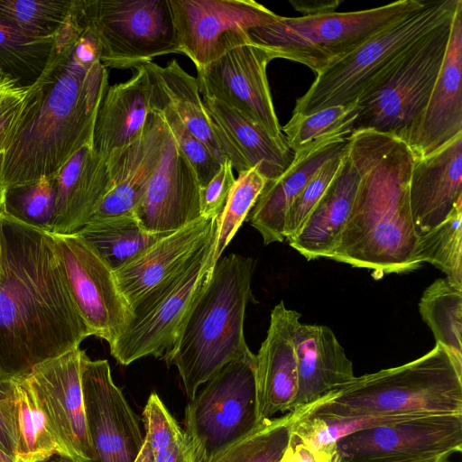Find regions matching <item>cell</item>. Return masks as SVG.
<instances>
[{
    "instance_id": "cell-1",
    "label": "cell",
    "mask_w": 462,
    "mask_h": 462,
    "mask_svg": "<svg viewBox=\"0 0 462 462\" xmlns=\"http://www.w3.org/2000/svg\"><path fill=\"white\" fill-rule=\"evenodd\" d=\"M89 336L51 234L3 212L0 374L26 376Z\"/></svg>"
},
{
    "instance_id": "cell-18",
    "label": "cell",
    "mask_w": 462,
    "mask_h": 462,
    "mask_svg": "<svg viewBox=\"0 0 462 462\" xmlns=\"http://www.w3.org/2000/svg\"><path fill=\"white\" fill-rule=\"evenodd\" d=\"M199 217L198 178L167 127L162 159L135 212V218L149 233H168Z\"/></svg>"
},
{
    "instance_id": "cell-29",
    "label": "cell",
    "mask_w": 462,
    "mask_h": 462,
    "mask_svg": "<svg viewBox=\"0 0 462 462\" xmlns=\"http://www.w3.org/2000/svg\"><path fill=\"white\" fill-rule=\"evenodd\" d=\"M359 175L347 151L342 167L303 225L289 241L307 260L327 258L338 245L356 198Z\"/></svg>"
},
{
    "instance_id": "cell-10",
    "label": "cell",
    "mask_w": 462,
    "mask_h": 462,
    "mask_svg": "<svg viewBox=\"0 0 462 462\" xmlns=\"http://www.w3.org/2000/svg\"><path fill=\"white\" fill-rule=\"evenodd\" d=\"M255 366L253 353L226 364L189 402L185 432L199 462H211L262 422L256 407Z\"/></svg>"
},
{
    "instance_id": "cell-52",
    "label": "cell",
    "mask_w": 462,
    "mask_h": 462,
    "mask_svg": "<svg viewBox=\"0 0 462 462\" xmlns=\"http://www.w3.org/2000/svg\"><path fill=\"white\" fill-rule=\"evenodd\" d=\"M134 462H155L153 450L145 439L141 450Z\"/></svg>"
},
{
    "instance_id": "cell-12",
    "label": "cell",
    "mask_w": 462,
    "mask_h": 462,
    "mask_svg": "<svg viewBox=\"0 0 462 462\" xmlns=\"http://www.w3.org/2000/svg\"><path fill=\"white\" fill-rule=\"evenodd\" d=\"M169 5L179 51L192 60L196 69L254 43L251 29L282 17L254 0H169Z\"/></svg>"
},
{
    "instance_id": "cell-45",
    "label": "cell",
    "mask_w": 462,
    "mask_h": 462,
    "mask_svg": "<svg viewBox=\"0 0 462 462\" xmlns=\"http://www.w3.org/2000/svg\"><path fill=\"white\" fill-rule=\"evenodd\" d=\"M0 450L16 457V394L14 378L0 374Z\"/></svg>"
},
{
    "instance_id": "cell-16",
    "label": "cell",
    "mask_w": 462,
    "mask_h": 462,
    "mask_svg": "<svg viewBox=\"0 0 462 462\" xmlns=\"http://www.w3.org/2000/svg\"><path fill=\"white\" fill-rule=\"evenodd\" d=\"M81 386L95 462H134L144 441L137 418L114 383L107 360L82 350Z\"/></svg>"
},
{
    "instance_id": "cell-21",
    "label": "cell",
    "mask_w": 462,
    "mask_h": 462,
    "mask_svg": "<svg viewBox=\"0 0 462 462\" xmlns=\"http://www.w3.org/2000/svg\"><path fill=\"white\" fill-rule=\"evenodd\" d=\"M166 123L154 106L140 137L106 157L112 187L90 221L134 217L162 156Z\"/></svg>"
},
{
    "instance_id": "cell-27",
    "label": "cell",
    "mask_w": 462,
    "mask_h": 462,
    "mask_svg": "<svg viewBox=\"0 0 462 462\" xmlns=\"http://www.w3.org/2000/svg\"><path fill=\"white\" fill-rule=\"evenodd\" d=\"M126 81L108 86L99 105L93 149L103 158L131 145L153 110V83L143 66Z\"/></svg>"
},
{
    "instance_id": "cell-47",
    "label": "cell",
    "mask_w": 462,
    "mask_h": 462,
    "mask_svg": "<svg viewBox=\"0 0 462 462\" xmlns=\"http://www.w3.org/2000/svg\"><path fill=\"white\" fill-rule=\"evenodd\" d=\"M155 462H199L194 446L184 432L174 441L153 450Z\"/></svg>"
},
{
    "instance_id": "cell-58",
    "label": "cell",
    "mask_w": 462,
    "mask_h": 462,
    "mask_svg": "<svg viewBox=\"0 0 462 462\" xmlns=\"http://www.w3.org/2000/svg\"><path fill=\"white\" fill-rule=\"evenodd\" d=\"M15 460V459H14Z\"/></svg>"
},
{
    "instance_id": "cell-15",
    "label": "cell",
    "mask_w": 462,
    "mask_h": 462,
    "mask_svg": "<svg viewBox=\"0 0 462 462\" xmlns=\"http://www.w3.org/2000/svg\"><path fill=\"white\" fill-rule=\"evenodd\" d=\"M272 60L254 43L236 48L197 69L201 97H213L260 125L274 139L286 142L274 109L266 69Z\"/></svg>"
},
{
    "instance_id": "cell-24",
    "label": "cell",
    "mask_w": 462,
    "mask_h": 462,
    "mask_svg": "<svg viewBox=\"0 0 462 462\" xmlns=\"http://www.w3.org/2000/svg\"><path fill=\"white\" fill-rule=\"evenodd\" d=\"M201 97L222 151L234 170L239 173L256 167L267 181L286 171L294 157L287 142L274 139L222 102L207 96Z\"/></svg>"
},
{
    "instance_id": "cell-49",
    "label": "cell",
    "mask_w": 462,
    "mask_h": 462,
    "mask_svg": "<svg viewBox=\"0 0 462 462\" xmlns=\"http://www.w3.org/2000/svg\"><path fill=\"white\" fill-rule=\"evenodd\" d=\"M280 462H318L317 454L306 446L290 440Z\"/></svg>"
},
{
    "instance_id": "cell-25",
    "label": "cell",
    "mask_w": 462,
    "mask_h": 462,
    "mask_svg": "<svg viewBox=\"0 0 462 462\" xmlns=\"http://www.w3.org/2000/svg\"><path fill=\"white\" fill-rule=\"evenodd\" d=\"M347 139L331 137L309 144L294 152L292 162L283 173L265 183L249 217L264 245L285 239V218L292 202L325 162L346 151Z\"/></svg>"
},
{
    "instance_id": "cell-57",
    "label": "cell",
    "mask_w": 462,
    "mask_h": 462,
    "mask_svg": "<svg viewBox=\"0 0 462 462\" xmlns=\"http://www.w3.org/2000/svg\"><path fill=\"white\" fill-rule=\"evenodd\" d=\"M1 158H2V153H0V162H1Z\"/></svg>"
},
{
    "instance_id": "cell-17",
    "label": "cell",
    "mask_w": 462,
    "mask_h": 462,
    "mask_svg": "<svg viewBox=\"0 0 462 462\" xmlns=\"http://www.w3.org/2000/svg\"><path fill=\"white\" fill-rule=\"evenodd\" d=\"M342 459L430 456L462 451V413L426 414L382 424L336 443Z\"/></svg>"
},
{
    "instance_id": "cell-35",
    "label": "cell",
    "mask_w": 462,
    "mask_h": 462,
    "mask_svg": "<svg viewBox=\"0 0 462 462\" xmlns=\"http://www.w3.org/2000/svg\"><path fill=\"white\" fill-rule=\"evenodd\" d=\"M54 37L32 34L0 16V69L23 85L42 73L53 48Z\"/></svg>"
},
{
    "instance_id": "cell-7",
    "label": "cell",
    "mask_w": 462,
    "mask_h": 462,
    "mask_svg": "<svg viewBox=\"0 0 462 462\" xmlns=\"http://www.w3.org/2000/svg\"><path fill=\"white\" fill-rule=\"evenodd\" d=\"M424 3L399 0L360 11L282 16L276 23L251 29L249 35L272 60L298 62L319 74Z\"/></svg>"
},
{
    "instance_id": "cell-55",
    "label": "cell",
    "mask_w": 462,
    "mask_h": 462,
    "mask_svg": "<svg viewBox=\"0 0 462 462\" xmlns=\"http://www.w3.org/2000/svg\"><path fill=\"white\" fill-rule=\"evenodd\" d=\"M53 462H70V461H68L66 459H60V460H56V461H53Z\"/></svg>"
},
{
    "instance_id": "cell-26",
    "label": "cell",
    "mask_w": 462,
    "mask_h": 462,
    "mask_svg": "<svg viewBox=\"0 0 462 462\" xmlns=\"http://www.w3.org/2000/svg\"><path fill=\"white\" fill-rule=\"evenodd\" d=\"M56 178V199L51 233L73 234L90 220L112 187L106 158L82 146L61 168Z\"/></svg>"
},
{
    "instance_id": "cell-5",
    "label": "cell",
    "mask_w": 462,
    "mask_h": 462,
    "mask_svg": "<svg viewBox=\"0 0 462 462\" xmlns=\"http://www.w3.org/2000/svg\"><path fill=\"white\" fill-rule=\"evenodd\" d=\"M307 414L462 413V374L439 344L404 365L355 376L300 408Z\"/></svg>"
},
{
    "instance_id": "cell-13",
    "label": "cell",
    "mask_w": 462,
    "mask_h": 462,
    "mask_svg": "<svg viewBox=\"0 0 462 462\" xmlns=\"http://www.w3.org/2000/svg\"><path fill=\"white\" fill-rule=\"evenodd\" d=\"M50 234L78 311L92 336L112 344L133 317L114 271L78 233Z\"/></svg>"
},
{
    "instance_id": "cell-54",
    "label": "cell",
    "mask_w": 462,
    "mask_h": 462,
    "mask_svg": "<svg viewBox=\"0 0 462 462\" xmlns=\"http://www.w3.org/2000/svg\"><path fill=\"white\" fill-rule=\"evenodd\" d=\"M2 218H3V211L0 208V259H1V251H2Z\"/></svg>"
},
{
    "instance_id": "cell-22",
    "label": "cell",
    "mask_w": 462,
    "mask_h": 462,
    "mask_svg": "<svg viewBox=\"0 0 462 462\" xmlns=\"http://www.w3.org/2000/svg\"><path fill=\"white\" fill-rule=\"evenodd\" d=\"M459 134H462V1L453 16L442 67L407 145L414 158H420Z\"/></svg>"
},
{
    "instance_id": "cell-19",
    "label": "cell",
    "mask_w": 462,
    "mask_h": 462,
    "mask_svg": "<svg viewBox=\"0 0 462 462\" xmlns=\"http://www.w3.org/2000/svg\"><path fill=\"white\" fill-rule=\"evenodd\" d=\"M217 220L201 217L164 236L114 272L132 310L189 263L216 231Z\"/></svg>"
},
{
    "instance_id": "cell-14",
    "label": "cell",
    "mask_w": 462,
    "mask_h": 462,
    "mask_svg": "<svg viewBox=\"0 0 462 462\" xmlns=\"http://www.w3.org/2000/svg\"><path fill=\"white\" fill-rule=\"evenodd\" d=\"M78 347L37 365L23 376L33 389L60 448V458L95 462L81 386Z\"/></svg>"
},
{
    "instance_id": "cell-50",
    "label": "cell",
    "mask_w": 462,
    "mask_h": 462,
    "mask_svg": "<svg viewBox=\"0 0 462 462\" xmlns=\"http://www.w3.org/2000/svg\"><path fill=\"white\" fill-rule=\"evenodd\" d=\"M294 9L303 14V15L319 14L334 12V9L340 4L338 1H313V2H291Z\"/></svg>"
},
{
    "instance_id": "cell-37",
    "label": "cell",
    "mask_w": 462,
    "mask_h": 462,
    "mask_svg": "<svg viewBox=\"0 0 462 462\" xmlns=\"http://www.w3.org/2000/svg\"><path fill=\"white\" fill-rule=\"evenodd\" d=\"M359 114L356 102L334 106L315 112L292 114L282 127L289 148L296 152L309 144L325 138H348L353 133L354 123Z\"/></svg>"
},
{
    "instance_id": "cell-2",
    "label": "cell",
    "mask_w": 462,
    "mask_h": 462,
    "mask_svg": "<svg viewBox=\"0 0 462 462\" xmlns=\"http://www.w3.org/2000/svg\"><path fill=\"white\" fill-rule=\"evenodd\" d=\"M97 38L84 30L68 44L53 42L47 64L32 83L22 125L0 162V193L55 177L93 142L99 105L108 88Z\"/></svg>"
},
{
    "instance_id": "cell-23",
    "label": "cell",
    "mask_w": 462,
    "mask_h": 462,
    "mask_svg": "<svg viewBox=\"0 0 462 462\" xmlns=\"http://www.w3.org/2000/svg\"><path fill=\"white\" fill-rule=\"evenodd\" d=\"M409 196L419 236L440 224L462 199V134L439 149L414 158Z\"/></svg>"
},
{
    "instance_id": "cell-38",
    "label": "cell",
    "mask_w": 462,
    "mask_h": 462,
    "mask_svg": "<svg viewBox=\"0 0 462 462\" xmlns=\"http://www.w3.org/2000/svg\"><path fill=\"white\" fill-rule=\"evenodd\" d=\"M295 415L289 411L266 419L248 435L234 443L211 462H280L290 444Z\"/></svg>"
},
{
    "instance_id": "cell-51",
    "label": "cell",
    "mask_w": 462,
    "mask_h": 462,
    "mask_svg": "<svg viewBox=\"0 0 462 462\" xmlns=\"http://www.w3.org/2000/svg\"><path fill=\"white\" fill-rule=\"evenodd\" d=\"M318 462H342L336 444L326 446L316 452Z\"/></svg>"
},
{
    "instance_id": "cell-3",
    "label": "cell",
    "mask_w": 462,
    "mask_h": 462,
    "mask_svg": "<svg viewBox=\"0 0 462 462\" xmlns=\"http://www.w3.org/2000/svg\"><path fill=\"white\" fill-rule=\"evenodd\" d=\"M347 142L359 181L339 244L327 258L369 269L374 279L419 269L409 196L411 149L396 137L369 130L353 132Z\"/></svg>"
},
{
    "instance_id": "cell-41",
    "label": "cell",
    "mask_w": 462,
    "mask_h": 462,
    "mask_svg": "<svg viewBox=\"0 0 462 462\" xmlns=\"http://www.w3.org/2000/svg\"><path fill=\"white\" fill-rule=\"evenodd\" d=\"M72 0H0V16L42 37H54L66 21Z\"/></svg>"
},
{
    "instance_id": "cell-39",
    "label": "cell",
    "mask_w": 462,
    "mask_h": 462,
    "mask_svg": "<svg viewBox=\"0 0 462 462\" xmlns=\"http://www.w3.org/2000/svg\"><path fill=\"white\" fill-rule=\"evenodd\" d=\"M56 199V178L37 181L0 193L4 214L28 226L51 233Z\"/></svg>"
},
{
    "instance_id": "cell-28",
    "label": "cell",
    "mask_w": 462,
    "mask_h": 462,
    "mask_svg": "<svg viewBox=\"0 0 462 462\" xmlns=\"http://www.w3.org/2000/svg\"><path fill=\"white\" fill-rule=\"evenodd\" d=\"M294 346L298 393L293 410L320 399L355 377L352 362L328 327L300 322Z\"/></svg>"
},
{
    "instance_id": "cell-4",
    "label": "cell",
    "mask_w": 462,
    "mask_h": 462,
    "mask_svg": "<svg viewBox=\"0 0 462 462\" xmlns=\"http://www.w3.org/2000/svg\"><path fill=\"white\" fill-rule=\"evenodd\" d=\"M254 266L240 254L220 257L163 356L168 366L177 367L189 399L224 365L252 354L244 320Z\"/></svg>"
},
{
    "instance_id": "cell-30",
    "label": "cell",
    "mask_w": 462,
    "mask_h": 462,
    "mask_svg": "<svg viewBox=\"0 0 462 462\" xmlns=\"http://www.w3.org/2000/svg\"><path fill=\"white\" fill-rule=\"evenodd\" d=\"M142 66L146 69L161 97L189 131L208 147L218 162L223 163L227 160L203 104L197 79L186 72L176 60L165 67L152 61Z\"/></svg>"
},
{
    "instance_id": "cell-20",
    "label": "cell",
    "mask_w": 462,
    "mask_h": 462,
    "mask_svg": "<svg viewBox=\"0 0 462 462\" xmlns=\"http://www.w3.org/2000/svg\"><path fill=\"white\" fill-rule=\"evenodd\" d=\"M300 316L282 300L271 312L267 336L255 355L256 407L261 421L293 410L298 393L294 334Z\"/></svg>"
},
{
    "instance_id": "cell-9",
    "label": "cell",
    "mask_w": 462,
    "mask_h": 462,
    "mask_svg": "<svg viewBox=\"0 0 462 462\" xmlns=\"http://www.w3.org/2000/svg\"><path fill=\"white\" fill-rule=\"evenodd\" d=\"M77 6L106 69H135L155 57L180 53L169 0H77Z\"/></svg>"
},
{
    "instance_id": "cell-46",
    "label": "cell",
    "mask_w": 462,
    "mask_h": 462,
    "mask_svg": "<svg viewBox=\"0 0 462 462\" xmlns=\"http://www.w3.org/2000/svg\"><path fill=\"white\" fill-rule=\"evenodd\" d=\"M236 181L234 169L226 160L211 180L200 189V214L206 218H217L223 210Z\"/></svg>"
},
{
    "instance_id": "cell-32",
    "label": "cell",
    "mask_w": 462,
    "mask_h": 462,
    "mask_svg": "<svg viewBox=\"0 0 462 462\" xmlns=\"http://www.w3.org/2000/svg\"><path fill=\"white\" fill-rule=\"evenodd\" d=\"M419 310L436 344L448 353L462 374V289L439 278L423 291Z\"/></svg>"
},
{
    "instance_id": "cell-8",
    "label": "cell",
    "mask_w": 462,
    "mask_h": 462,
    "mask_svg": "<svg viewBox=\"0 0 462 462\" xmlns=\"http://www.w3.org/2000/svg\"><path fill=\"white\" fill-rule=\"evenodd\" d=\"M461 0H425L424 5L375 33L332 63L296 101L292 114L356 102L365 86L411 42L452 18Z\"/></svg>"
},
{
    "instance_id": "cell-44",
    "label": "cell",
    "mask_w": 462,
    "mask_h": 462,
    "mask_svg": "<svg viewBox=\"0 0 462 462\" xmlns=\"http://www.w3.org/2000/svg\"><path fill=\"white\" fill-rule=\"evenodd\" d=\"M33 84L23 85L0 69V153H4L25 117Z\"/></svg>"
},
{
    "instance_id": "cell-36",
    "label": "cell",
    "mask_w": 462,
    "mask_h": 462,
    "mask_svg": "<svg viewBox=\"0 0 462 462\" xmlns=\"http://www.w3.org/2000/svg\"><path fill=\"white\" fill-rule=\"evenodd\" d=\"M415 258L436 266L450 284L462 289V199L440 224L419 236Z\"/></svg>"
},
{
    "instance_id": "cell-34",
    "label": "cell",
    "mask_w": 462,
    "mask_h": 462,
    "mask_svg": "<svg viewBox=\"0 0 462 462\" xmlns=\"http://www.w3.org/2000/svg\"><path fill=\"white\" fill-rule=\"evenodd\" d=\"M295 418L291 425V440L300 443L313 452L336 444L355 432L382 424L426 414L389 413L335 416L307 414L296 409L291 411Z\"/></svg>"
},
{
    "instance_id": "cell-48",
    "label": "cell",
    "mask_w": 462,
    "mask_h": 462,
    "mask_svg": "<svg viewBox=\"0 0 462 462\" xmlns=\"http://www.w3.org/2000/svg\"><path fill=\"white\" fill-rule=\"evenodd\" d=\"M448 455L386 456L342 459V462H449Z\"/></svg>"
},
{
    "instance_id": "cell-53",
    "label": "cell",
    "mask_w": 462,
    "mask_h": 462,
    "mask_svg": "<svg viewBox=\"0 0 462 462\" xmlns=\"http://www.w3.org/2000/svg\"><path fill=\"white\" fill-rule=\"evenodd\" d=\"M14 459L8 457L7 455H5L4 452H2L0 450V462H14Z\"/></svg>"
},
{
    "instance_id": "cell-11",
    "label": "cell",
    "mask_w": 462,
    "mask_h": 462,
    "mask_svg": "<svg viewBox=\"0 0 462 462\" xmlns=\"http://www.w3.org/2000/svg\"><path fill=\"white\" fill-rule=\"evenodd\" d=\"M216 231L179 273L146 296L134 310L123 333L110 344V353L123 365L147 356H163L180 324L210 276Z\"/></svg>"
},
{
    "instance_id": "cell-42",
    "label": "cell",
    "mask_w": 462,
    "mask_h": 462,
    "mask_svg": "<svg viewBox=\"0 0 462 462\" xmlns=\"http://www.w3.org/2000/svg\"><path fill=\"white\" fill-rule=\"evenodd\" d=\"M153 101L177 145L195 171L200 189L203 188L217 173L222 163L216 159L201 141L189 131L176 113L161 97L154 85Z\"/></svg>"
},
{
    "instance_id": "cell-31",
    "label": "cell",
    "mask_w": 462,
    "mask_h": 462,
    "mask_svg": "<svg viewBox=\"0 0 462 462\" xmlns=\"http://www.w3.org/2000/svg\"><path fill=\"white\" fill-rule=\"evenodd\" d=\"M78 233L115 272L171 233H149L134 217L90 221Z\"/></svg>"
},
{
    "instance_id": "cell-43",
    "label": "cell",
    "mask_w": 462,
    "mask_h": 462,
    "mask_svg": "<svg viewBox=\"0 0 462 462\" xmlns=\"http://www.w3.org/2000/svg\"><path fill=\"white\" fill-rule=\"evenodd\" d=\"M346 151L347 147L345 152L325 162L292 202L287 212L283 229L284 238L288 242L295 236L310 211L337 176Z\"/></svg>"
},
{
    "instance_id": "cell-56",
    "label": "cell",
    "mask_w": 462,
    "mask_h": 462,
    "mask_svg": "<svg viewBox=\"0 0 462 462\" xmlns=\"http://www.w3.org/2000/svg\"><path fill=\"white\" fill-rule=\"evenodd\" d=\"M14 462H23V460H21V459H20V458H18V457H15Z\"/></svg>"
},
{
    "instance_id": "cell-33",
    "label": "cell",
    "mask_w": 462,
    "mask_h": 462,
    "mask_svg": "<svg viewBox=\"0 0 462 462\" xmlns=\"http://www.w3.org/2000/svg\"><path fill=\"white\" fill-rule=\"evenodd\" d=\"M16 394V457L23 462H44L60 448L33 389L25 377L14 378Z\"/></svg>"
},
{
    "instance_id": "cell-6",
    "label": "cell",
    "mask_w": 462,
    "mask_h": 462,
    "mask_svg": "<svg viewBox=\"0 0 462 462\" xmlns=\"http://www.w3.org/2000/svg\"><path fill=\"white\" fill-rule=\"evenodd\" d=\"M452 20L411 42L370 80L356 99L353 132L374 131L408 143L442 67Z\"/></svg>"
},
{
    "instance_id": "cell-40",
    "label": "cell",
    "mask_w": 462,
    "mask_h": 462,
    "mask_svg": "<svg viewBox=\"0 0 462 462\" xmlns=\"http://www.w3.org/2000/svg\"><path fill=\"white\" fill-rule=\"evenodd\" d=\"M266 182L267 180L256 167L238 173L225 207L217 220L213 254L215 263L221 257L224 250L249 215Z\"/></svg>"
}]
</instances>
